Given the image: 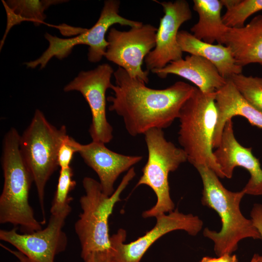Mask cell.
<instances>
[{"label":"cell","instance_id":"obj_1","mask_svg":"<svg viewBox=\"0 0 262 262\" xmlns=\"http://www.w3.org/2000/svg\"><path fill=\"white\" fill-rule=\"evenodd\" d=\"M113 75L115 84L110 88L113 95L107 98L111 103L109 110L122 118L127 131L132 136L144 134L152 129L169 127L179 118L194 88L182 81L164 89L149 88L120 67Z\"/></svg>","mask_w":262,"mask_h":262},{"label":"cell","instance_id":"obj_2","mask_svg":"<svg viewBox=\"0 0 262 262\" xmlns=\"http://www.w3.org/2000/svg\"><path fill=\"white\" fill-rule=\"evenodd\" d=\"M196 168L203 183L201 203L215 211L221 218L219 231L208 228L203 230L204 236L213 242L215 254L221 256L232 254L237 249L239 242L245 238L262 239L252 220L246 218L241 212L240 205L245 192L227 189L217 174L207 166Z\"/></svg>","mask_w":262,"mask_h":262},{"label":"cell","instance_id":"obj_3","mask_svg":"<svg viewBox=\"0 0 262 262\" xmlns=\"http://www.w3.org/2000/svg\"><path fill=\"white\" fill-rule=\"evenodd\" d=\"M20 135L15 128L5 135L1 166L4 184L0 196V223L19 226L22 233L42 229L29 201L32 175L20 150Z\"/></svg>","mask_w":262,"mask_h":262},{"label":"cell","instance_id":"obj_4","mask_svg":"<svg viewBox=\"0 0 262 262\" xmlns=\"http://www.w3.org/2000/svg\"><path fill=\"white\" fill-rule=\"evenodd\" d=\"M216 92L205 94L194 87L180 111L178 141L187 161L195 168L207 166L219 178H224L213 151L218 117L215 101Z\"/></svg>","mask_w":262,"mask_h":262},{"label":"cell","instance_id":"obj_5","mask_svg":"<svg viewBox=\"0 0 262 262\" xmlns=\"http://www.w3.org/2000/svg\"><path fill=\"white\" fill-rule=\"evenodd\" d=\"M134 167L123 177L119 185L110 196L102 191L99 181L85 177L82 185L85 194L80 199L82 212L75 224V232L81 246V257L98 252L112 251L109 233V218L120 195L135 176Z\"/></svg>","mask_w":262,"mask_h":262},{"label":"cell","instance_id":"obj_6","mask_svg":"<svg viewBox=\"0 0 262 262\" xmlns=\"http://www.w3.org/2000/svg\"><path fill=\"white\" fill-rule=\"evenodd\" d=\"M67 135L65 125L55 127L41 111L36 110L30 124L20 136V150L36 186L44 222L45 187L59 166L58 150Z\"/></svg>","mask_w":262,"mask_h":262},{"label":"cell","instance_id":"obj_7","mask_svg":"<svg viewBox=\"0 0 262 262\" xmlns=\"http://www.w3.org/2000/svg\"><path fill=\"white\" fill-rule=\"evenodd\" d=\"M148 158L136 186L149 187L156 196L155 204L142 213L144 218L157 217L174 211L175 204L170 195L168 176L187 161L182 148L166 140L162 129H152L144 133Z\"/></svg>","mask_w":262,"mask_h":262},{"label":"cell","instance_id":"obj_8","mask_svg":"<svg viewBox=\"0 0 262 262\" xmlns=\"http://www.w3.org/2000/svg\"><path fill=\"white\" fill-rule=\"evenodd\" d=\"M120 4V1L118 0H105L96 23L90 29L76 37L62 38L46 33L44 36L49 43L48 48L37 59L25 63L26 66L31 68L40 66L41 69L43 68L52 57L63 59L71 52L75 46L79 45L88 46L89 61L98 62L105 56L108 45L106 34L111 26L119 24L131 28L140 25L139 21L126 18L119 15Z\"/></svg>","mask_w":262,"mask_h":262},{"label":"cell","instance_id":"obj_9","mask_svg":"<svg viewBox=\"0 0 262 262\" xmlns=\"http://www.w3.org/2000/svg\"><path fill=\"white\" fill-rule=\"evenodd\" d=\"M157 29L150 24L132 27L128 31L110 28L104 57L124 69L131 77L147 83L149 72L143 70L142 65L156 46Z\"/></svg>","mask_w":262,"mask_h":262},{"label":"cell","instance_id":"obj_10","mask_svg":"<svg viewBox=\"0 0 262 262\" xmlns=\"http://www.w3.org/2000/svg\"><path fill=\"white\" fill-rule=\"evenodd\" d=\"M114 69L108 64L98 65L94 69L81 71L64 88L65 92H80L90 109L92 121L89 130L92 141L104 144L113 138V127L107 120L106 92L111 88Z\"/></svg>","mask_w":262,"mask_h":262},{"label":"cell","instance_id":"obj_11","mask_svg":"<svg viewBox=\"0 0 262 262\" xmlns=\"http://www.w3.org/2000/svg\"><path fill=\"white\" fill-rule=\"evenodd\" d=\"M69 206L63 211L51 214L45 229L30 233L17 232V228L0 229V239L13 246L29 262H54L55 256L65 250L68 239L63 230Z\"/></svg>","mask_w":262,"mask_h":262},{"label":"cell","instance_id":"obj_12","mask_svg":"<svg viewBox=\"0 0 262 262\" xmlns=\"http://www.w3.org/2000/svg\"><path fill=\"white\" fill-rule=\"evenodd\" d=\"M154 227L145 235L130 243L125 244L126 231L119 229L110 237L114 262H139L148 249L160 237L176 230L197 235L203 227L202 221L192 214H184L178 209L156 217Z\"/></svg>","mask_w":262,"mask_h":262},{"label":"cell","instance_id":"obj_13","mask_svg":"<svg viewBox=\"0 0 262 262\" xmlns=\"http://www.w3.org/2000/svg\"><path fill=\"white\" fill-rule=\"evenodd\" d=\"M154 1L162 6L164 14L160 18L156 46L145 59L148 71L163 68L171 62L182 59L183 52L177 39L179 30L192 17L189 4L185 0Z\"/></svg>","mask_w":262,"mask_h":262},{"label":"cell","instance_id":"obj_14","mask_svg":"<svg viewBox=\"0 0 262 262\" xmlns=\"http://www.w3.org/2000/svg\"><path fill=\"white\" fill-rule=\"evenodd\" d=\"M213 155L224 178H232L235 167H242L250 174V178L242 190L245 194L262 195V168L251 147L241 145L234 136L232 119L224 126L220 144Z\"/></svg>","mask_w":262,"mask_h":262},{"label":"cell","instance_id":"obj_15","mask_svg":"<svg viewBox=\"0 0 262 262\" xmlns=\"http://www.w3.org/2000/svg\"><path fill=\"white\" fill-rule=\"evenodd\" d=\"M77 147L84 162L97 173L102 192L108 196L114 193V184L118 177L143 159L141 156L113 151L100 142L92 141L85 145L77 142Z\"/></svg>","mask_w":262,"mask_h":262},{"label":"cell","instance_id":"obj_16","mask_svg":"<svg viewBox=\"0 0 262 262\" xmlns=\"http://www.w3.org/2000/svg\"><path fill=\"white\" fill-rule=\"evenodd\" d=\"M151 72L161 78H165L168 74L180 76L195 84L205 94L216 92L227 81L211 62L195 55H187L184 59L171 62L164 68Z\"/></svg>","mask_w":262,"mask_h":262},{"label":"cell","instance_id":"obj_17","mask_svg":"<svg viewBox=\"0 0 262 262\" xmlns=\"http://www.w3.org/2000/svg\"><path fill=\"white\" fill-rule=\"evenodd\" d=\"M215 104L217 110V122L214 133L213 147L220 144L226 122L234 116H241L250 124L262 129V113L251 105L236 89L231 81L216 92Z\"/></svg>","mask_w":262,"mask_h":262},{"label":"cell","instance_id":"obj_18","mask_svg":"<svg viewBox=\"0 0 262 262\" xmlns=\"http://www.w3.org/2000/svg\"><path fill=\"white\" fill-rule=\"evenodd\" d=\"M223 45L230 48L238 65H262V15L255 16L242 28H229Z\"/></svg>","mask_w":262,"mask_h":262},{"label":"cell","instance_id":"obj_19","mask_svg":"<svg viewBox=\"0 0 262 262\" xmlns=\"http://www.w3.org/2000/svg\"><path fill=\"white\" fill-rule=\"evenodd\" d=\"M177 39L183 52L201 56L209 61L225 79L242 73L243 67L236 63L229 47L223 44L205 42L184 30L179 32Z\"/></svg>","mask_w":262,"mask_h":262},{"label":"cell","instance_id":"obj_20","mask_svg":"<svg viewBox=\"0 0 262 262\" xmlns=\"http://www.w3.org/2000/svg\"><path fill=\"white\" fill-rule=\"evenodd\" d=\"M221 0H194L193 9L198 15V22L191 32L198 39L210 44L215 41L223 44L229 27L223 21Z\"/></svg>","mask_w":262,"mask_h":262},{"label":"cell","instance_id":"obj_21","mask_svg":"<svg viewBox=\"0 0 262 262\" xmlns=\"http://www.w3.org/2000/svg\"><path fill=\"white\" fill-rule=\"evenodd\" d=\"M68 0H2L7 16V26L0 42V49L10 29L23 21H31L35 26L44 23L45 11L50 6Z\"/></svg>","mask_w":262,"mask_h":262},{"label":"cell","instance_id":"obj_22","mask_svg":"<svg viewBox=\"0 0 262 262\" xmlns=\"http://www.w3.org/2000/svg\"><path fill=\"white\" fill-rule=\"evenodd\" d=\"M226 12L222 16L225 25L229 28L245 26L246 20L262 10V0H221Z\"/></svg>","mask_w":262,"mask_h":262},{"label":"cell","instance_id":"obj_23","mask_svg":"<svg viewBox=\"0 0 262 262\" xmlns=\"http://www.w3.org/2000/svg\"><path fill=\"white\" fill-rule=\"evenodd\" d=\"M230 80L242 97L262 113V78L235 74Z\"/></svg>","mask_w":262,"mask_h":262},{"label":"cell","instance_id":"obj_24","mask_svg":"<svg viewBox=\"0 0 262 262\" xmlns=\"http://www.w3.org/2000/svg\"><path fill=\"white\" fill-rule=\"evenodd\" d=\"M73 175V170L70 166L60 169L56 190L50 208L51 214L59 213L70 206L72 198L69 194L76 185Z\"/></svg>","mask_w":262,"mask_h":262},{"label":"cell","instance_id":"obj_25","mask_svg":"<svg viewBox=\"0 0 262 262\" xmlns=\"http://www.w3.org/2000/svg\"><path fill=\"white\" fill-rule=\"evenodd\" d=\"M77 142L68 135L63 141L58 150L57 156L58 164L60 169L70 167L74 153L78 152Z\"/></svg>","mask_w":262,"mask_h":262},{"label":"cell","instance_id":"obj_26","mask_svg":"<svg viewBox=\"0 0 262 262\" xmlns=\"http://www.w3.org/2000/svg\"><path fill=\"white\" fill-rule=\"evenodd\" d=\"M251 219L259 232L262 239V205L256 203L250 212Z\"/></svg>","mask_w":262,"mask_h":262},{"label":"cell","instance_id":"obj_27","mask_svg":"<svg viewBox=\"0 0 262 262\" xmlns=\"http://www.w3.org/2000/svg\"><path fill=\"white\" fill-rule=\"evenodd\" d=\"M84 262H114L110 252L103 251L91 253L83 259Z\"/></svg>","mask_w":262,"mask_h":262},{"label":"cell","instance_id":"obj_28","mask_svg":"<svg viewBox=\"0 0 262 262\" xmlns=\"http://www.w3.org/2000/svg\"><path fill=\"white\" fill-rule=\"evenodd\" d=\"M199 262H238L235 254H225L217 258L206 256L203 257Z\"/></svg>","mask_w":262,"mask_h":262},{"label":"cell","instance_id":"obj_29","mask_svg":"<svg viewBox=\"0 0 262 262\" xmlns=\"http://www.w3.org/2000/svg\"><path fill=\"white\" fill-rule=\"evenodd\" d=\"M250 262H262V256L257 254H254Z\"/></svg>","mask_w":262,"mask_h":262},{"label":"cell","instance_id":"obj_30","mask_svg":"<svg viewBox=\"0 0 262 262\" xmlns=\"http://www.w3.org/2000/svg\"><path fill=\"white\" fill-rule=\"evenodd\" d=\"M22 262L20 261V262Z\"/></svg>","mask_w":262,"mask_h":262}]
</instances>
